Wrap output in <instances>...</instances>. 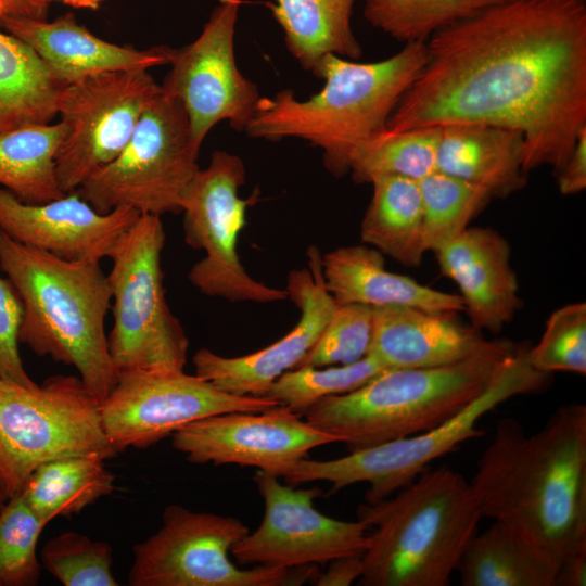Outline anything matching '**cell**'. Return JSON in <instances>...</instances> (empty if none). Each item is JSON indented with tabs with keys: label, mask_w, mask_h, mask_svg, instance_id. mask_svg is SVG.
I'll return each instance as SVG.
<instances>
[{
	"label": "cell",
	"mask_w": 586,
	"mask_h": 586,
	"mask_svg": "<svg viewBox=\"0 0 586 586\" xmlns=\"http://www.w3.org/2000/svg\"><path fill=\"white\" fill-rule=\"evenodd\" d=\"M47 1L49 2L60 1V2H63L64 4L71 5L76 9L99 10L104 0H47Z\"/></svg>",
	"instance_id": "44"
},
{
	"label": "cell",
	"mask_w": 586,
	"mask_h": 586,
	"mask_svg": "<svg viewBox=\"0 0 586 586\" xmlns=\"http://www.w3.org/2000/svg\"><path fill=\"white\" fill-rule=\"evenodd\" d=\"M360 225L362 242L406 267H418L425 251L419 181L402 176L373 179Z\"/></svg>",
	"instance_id": "27"
},
{
	"label": "cell",
	"mask_w": 586,
	"mask_h": 586,
	"mask_svg": "<svg viewBox=\"0 0 586 586\" xmlns=\"http://www.w3.org/2000/svg\"><path fill=\"white\" fill-rule=\"evenodd\" d=\"M139 215L129 207L101 214L76 191L47 203L28 204L0 187V230L16 242L68 260L109 257Z\"/></svg>",
	"instance_id": "19"
},
{
	"label": "cell",
	"mask_w": 586,
	"mask_h": 586,
	"mask_svg": "<svg viewBox=\"0 0 586 586\" xmlns=\"http://www.w3.org/2000/svg\"><path fill=\"white\" fill-rule=\"evenodd\" d=\"M301 417L283 405L214 415L176 431L171 445L193 463L247 466L284 477L311 449L343 443Z\"/></svg>",
	"instance_id": "17"
},
{
	"label": "cell",
	"mask_w": 586,
	"mask_h": 586,
	"mask_svg": "<svg viewBox=\"0 0 586 586\" xmlns=\"http://www.w3.org/2000/svg\"><path fill=\"white\" fill-rule=\"evenodd\" d=\"M250 532L238 518L165 508L161 527L133 546L131 586H296L315 582L316 565L241 569L229 555Z\"/></svg>",
	"instance_id": "11"
},
{
	"label": "cell",
	"mask_w": 586,
	"mask_h": 586,
	"mask_svg": "<svg viewBox=\"0 0 586 586\" xmlns=\"http://www.w3.org/2000/svg\"><path fill=\"white\" fill-rule=\"evenodd\" d=\"M307 257V268L294 269L288 277V297L301 313L294 328L265 348L239 357H225L201 348L192 357L195 374L230 394L266 396L281 374L297 366L337 305L326 289L319 250L308 247Z\"/></svg>",
	"instance_id": "18"
},
{
	"label": "cell",
	"mask_w": 586,
	"mask_h": 586,
	"mask_svg": "<svg viewBox=\"0 0 586 586\" xmlns=\"http://www.w3.org/2000/svg\"><path fill=\"white\" fill-rule=\"evenodd\" d=\"M435 255L441 272L459 288L470 324L501 332L522 306L504 235L489 227H468Z\"/></svg>",
	"instance_id": "21"
},
{
	"label": "cell",
	"mask_w": 586,
	"mask_h": 586,
	"mask_svg": "<svg viewBox=\"0 0 586 586\" xmlns=\"http://www.w3.org/2000/svg\"><path fill=\"white\" fill-rule=\"evenodd\" d=\"M199 153L182 104L161 91L145 106L120 153L76 192L101 214L118 207L160 217L179 214L200 170Z\"/></svg>",
	"instance_id": "10"
},
{
	"label": "cell",
	"mask_w": 586,
	"mask_h": 586,
	"mask_svg": "<svg viewBox=\"0 0 586 586\" xmlns=\"http://www.w3.org/2000/svg\"><path fill=\"white\" fill-rule=\"evenodd\" d=\"M117 455L100 418V402L80 378L52 375L41 385L0 379V494L17 495L40 464L72 456Z\"/></svg>",
	"instance_id": "8"
},
{
	"label": "cell",
	"mask_w": 586,
	"mask_h": 586,
	"mask_svg": "<svg viewBox=\"0 0 586 586\" xmlns=\"http://www.w3.org/2000/svg\"><path fill=\"white\" fill-rule=\"evenodd\" d=\"M327 571L318 573L315 584L319 586H348L362 574V556L337 558L329 562Z\"/></svg>",
	"instance_id": "41"
},
{
	"label": "cell",
	"mask_w": 586,
	"mask_h": 586,
	"mask_svg": "<svg viewBox=\"0 0 586 586\" xmlns=\"http://www.w3.org/2000/svg\"><path fill=\"white\" fill-rule=\"evenodd\" d=\"M41 563L64 586H116L112 547L77 532L49 539L40 551Z\"/></svg>",
	"instance_id": "36"
},
{
	"label": "cell",
	"mask_w": 586,
	"mask_h": 586,
	"mask_svg": "<svg viewBox=\"0 0 586 586\" xmlns=\"http://www.w3.org/2000/svg\"><path fill=\"white\" fill-rule=\"evenodd\" d=\"M253 479L265 511L260 525L231 548L239 565L291 569L365 553L367 526L319 512L314 506L318 487L295 488L259 470Z\"/></svg>",
	"instance_id": "16"
},
{
	"label": "cell",
	"mask_w": 586,
	"mask_h": 586,
	"mask_svg": "<svg viewBox=\"0 0 586 586\" xmlns=\"http://www.w3.org/2000/svg\"><path fill=\"white\" fill-rule=\"evenodd\" d=\"M65 86L30 47L0 28V133L51 123Z\"/></svg>",
	"instance_id": "28"
},
{
	"label": "cell",
	"mask_w": 586,
	"mask_h": 586,
	"mask_svg": "<svg viewBox=\"0 0 586 586\" xmlns=\"http://www.w3.org/2000/svg\"><path fill=\"white\" fill-rule=\"evenodd\" d=\"M528 346H519L497 369L487 387L444 423L415 435L349 451L331 460L302 459L284 476L286 484L326 481L330 494L357 483L368 484L365 501L383 500L410 484L431 463L482 436L477 426L487 412L504 402L547 387L551 374L535 368L527 358Z\"/></svg>",
	"instance_id": "7"
},
{
	"label": "cell",
	"mask_w": 586,
	"mask_h": 586,
	"mask_svg": "<svg viewBox=\"0 0 586 586\" xmlns=\"http://www.w3.org/2000/svg\"><path fill=\"white\" fill-rule=\"evenodd\" d=\"M483 518L470 481L447 466L428 469L357 519L369 531L364 586H447Z\"/></svg>",
	"instance_id": "5"
},
{
	"label": "cell",
	"mask_w": 586,
	"mask_h": 586,
	"mask_svg": "<svg viewBox=\"0 0 586 586\" xmlns=\"http://www.w3.org/2000/svg\"><path fill=\"white\" fill-rule=\"evenodd\" d=\"M372 334V307L337 304L320 336L295 368L356 362L369 354Z\"/></svg>",
	"instance_id": "37"
},
{
	"label": "cell",
	"mask_w": 586,
	"mask_h": 586,
	"mask_svg": "<svg viewBox=\"0 0 586 586\" xmlns=\"http://www.w3.org/2000/svg\"><path fill=\"white\" fill-rule=\"evenodd\" d=\"M518 347L449 366L388 369L349 393L319 400L303 416L341 437L349 451L422 433L477 397Z\"/></svg>",
	"instance_id": "6"
},
{
	"label": "cell",
	"mask_w": 586,
	"mask_h": 586,
	"mask_svg": "<svg viewBox=\"0 0 586 586\" xmlns=\"http://www.w3.org/2000/svg\"><path fill=\"white\" fill-rule=\"evenodd\" d=\"M49 4L47 0H0V20L4 17L47 20Z\"/></svg>",
	"instance_id": "43"
},
{
	"label": "cell",
	"mask_w": 586,
	"mask_h": 586,
	"mask_svg": "<svg viewBox=\"0 0 586 586\" xmlns=\"http://www.w3.org/2000/svg\"><path fill=\"white\" fill-rule=\"evenodd\" d=\"M455 316L407 306L373 308L368 355L387 369L435 368L517 347L508 340L485 339Z\"/></svg>",
	"instance_id": "20"
},
{
	"label": "cell",
	"mask_w": 586,
	"mask_h": 586,
	"mask_svg": "<svg viewBox=\"0 0 586 586\" xmlns=\"http://www.w3.org/2000/svg\"><path fill=\"white\" fill-rule=\"evenodd\" d=\"M65 132L59 120L0 133V187L28 204L63 196L55 155Z\"/></svg>",
	"instance_id": "30"
},
{
	"label": "cell",
	"mask_w": 586,
	"mask_h": 586,
	"mask_svg": "<svg viewBox=\"0 0 586 586\" xmlns=\"http://www.w3.org/2000/svg\"><path fill=\"white\" fill-rule=\"evenodd\" d=\"M327 291L336 304L372 308L407 306L428 311H463L459 294L432 289L385 268L383 254L372 246L339 247L321 256Z\"/></svg>",
	"instance_id": "23"
},
{
	"label": "cell",
	"mask_w": 586,
	"mask_h": 586,
	"mask_svg": "<svg viewBox=\"0 0 586 586\" xmlns=\"http://www.w3.org/2000/svg\"><path fill=\"white\" fill-rule=\"evenodd\" d=\"M242 0H218L200 35L189 44L173 48L170 69L162 91L177 99L200 150L208 132L226 120L244 131L262 98L257 85L238 67L234 36Z\"/></svg>",
	"instance_id": "15"
},
{
	"label": "cell",
	"mask_w": 586,
	"mask_h": 586,
	"mask_svg": "<svg viewBox=\"0 0 586 586\" xmlns=\"http://www.w3.org/2000/svg\"><path fill=\"white\" fill-rule=\"evenodd\" d=\"M556 175L563 195L577 194L586 189V127L581 130L573 152Z\"/></svg>",
	"instance_id": "40"
},
{
	"label": "cell",
	"mask_w": 586,
	"mask_h": 586,
	"mask_svg": "<svg viewBox=\"0 0 586 586\" xmlns=\"http://www.w3.org/2000/svg\"><path fill=\"white\" fill-rule=\"evenodd\" d=\"M483 517L559 562L586 546V406L557 409L527 435L501 419L470 481Z\"/></svg>",
	"instance_id": "2"
},
{
	"label": "cell",
	"mask_w": 586,
	"mask_h": 586,
	"mask_svg": "<svg viewBox=\"0 0 586 586\" xmlns=\"http://www.w3.org/2000/svg\"><path fill=\"white\" fill-rule=\"evenodd\" d=\"M161 91L149 69L100 73L64 87L58 116L66 132L55 155L64 194L120 153L145 106Z\"/></svg>",
	"instance_id": "14"
},
{
	"label": "cell",
	"mask_w": 586,
	"mask_h": 586,
	"mask_svg": "<svg viewBox=\"0 0 586 586\" xmlns=\"http://www.w3.org/2000/svg\"><path fill=\"white\" fill-rule=\"evenodd\" d=\"M558 562L494 521L468 544L457 571L462 586H555Z\"/></svg>",
	"instance_id": "26"
},
{
	"label": "cell",
	"mask_w": 586,
	"mask_h": 586,
	"mask_svg": "<svg viewBox=\"0 0 586 586\" xmlns=\"http://www.w3.org/2000/svg\"><path fill=\"white\" fill-rule=\"evenodd\" d=\"M357 0H273L268 3L284 42L300 65L314 75L328 54L358 60L361 47L352 28Z\"/></svg>",
	"instance_id": "25"
},
{
	"label": "cell",
	"mask_w": 586,
	"mask_h": 586,
	"mask_svg": "<svg viewBox=\"0 0 586 586\" xmlns=\"http://www.w3.org/2000/svg\"><path fill=\"white\" fill-rule=\"evenodd\" d=\"M23 303L8 278L0 277V379L22 385H34L20 355V330Z\"/></svg>",
	"instance_id": "39"
},
{
	"label": "cell",
	"mask_w": 586,
	"mask_h": 586,
	"mask_svg": "<svg viewBox=\"0 0 586 586\" xmlns=\"http://www.w3.org/2000/svg\"><path fill=\"white\" fill-rule=\"evenodd\" d=\"M425 46L386 131L496 125L523 135L525 173L564 166L586 127V0H508Z\"/></svg>",
	"instance_id": "1"
},
{
	"label": "cell",
	"mask_w": 586,
	"mask_h": 586,
	"mask_svg": "<svg viewBox=\"0 0 586 586\" xmlns=\"http://www.w3.org/2000/svg\"><path fill=\"white\" fill-rule=\"evenodd\" d=\"M428 60L423 42L405 43L378 62L326 55L315 75L324 80L319 92L296 98L289 89L262 97L245 133L278 141L298 138L322 151L334 177L349 173L356 149L386 128L388 118Z\"/></svg>",
	"instance_id": "3"
},
{
	"label": "cell",
	"mask_w": 586,
	"mask_h": 586,
	"mask_svg": "<svg viewBox=\"0 0 586 586\" xmlns=\"http://www.w3.org/2000/svg\"><path fill=\"white\" fill-rule=\"evenodd\" d=\"M508 0H364V16L405 43H425L436 33Z\"/></svg>",
	"instance_id": "31"
},
{
	"label": "cell",
	"mask_w": 586,
	"mask_h": 586,
	"mask_svg": "<svg viewBox=\"0 0 586 586\" xmlns=\"http://www.w3.org/2000/svg\"><path fill=\"white\" fill-rule=\"evenodd\" d=\"M524 137L489 124L438 127L436 170L483 188L491 199H505L527 183L523 168Z\"/></svg>",
	"instance_id": "24"
},
{
	"label": "cell",
	"mask_w": 586,
	"mask_h": 586,
	"mask_svg": "<svg viewBox=\"0 0 586 586\" xmlns=\"http://www.w3.org/2000/svg\"><path fill=\"white\" fill-rule=\"evenodd\" d=\"M530 364L544 373H586V304H568L548 318L539 342L527 349Z\"/></svg>",
	"instance_id": "38"
},
{
	"label": "cell",
	"mask_w": 586,
	"mask_h": 586,
	"mask_svg": "<svg viewBox=\"0 0 586 586\" xmlns=\"http://www.w3.org/2000/svg\"><path fill=\"white\" fill-rule=\"evenodd\" d=\"M419 187L426 252L456 239L492 200L483 188L437 170L419 180Z\"/></svg>",
	"instance_id": "33"
},
{
	"label": "cell",
	"mask_w": 586,
	"mask_h": 586,
	"mask_svg": "<svg viewBox=\"0 0 586 586\" xmlns=\"http://www.w3.org/2000/svg\"><path fill=\"white\" fill-rule=\"evenodd\" d=\"M0 28L30 47L65 85L105 72L168 65L173 53L167 46L137 49L109 42L79 24L72 13L53 21L4 17Z\"/></svg>",
	"instance_id": "22"
},
{
	"label": "cell",
	"mask_w": 586,
	"mask_h": 586,
	"mask_svg": "<svg viewBox=\"0 0 586 586\" xmlns=\"http://www.w3.org/2000/svg\"><path fill=\"white\" fill-rule=\"evenodd\" d=\"M115 476L99 455L51 460L35 469L18 494L44 521L78 514L114 491Z\"/></svg>",
	"instance_id": "29"
},
{
	"label": "cell",
	"mask_w": 586,
	"mask_h": 586,
	"mask_svg": "<svg viewBox=\"0 0 586 586\" xmlns=\"http://www.w3.org/2000/svg\"><path fill=\"white\" fill-rule=\"evenodd\" d=\"M0 267L23 303L20 343L40 357L74 367L101 403L118 371L104 326L111 288L100 262L64 259L0 230Z\"/></svg>",
	"instance_id": "4"
},
{
	"label": "cell",
	"mask_w": 586,
	"mask_h": 586,
	"mask_svg": "<svg viewBox=\"0 0 586 586\" xmlns=\"http://www.w3.org/2000/svg\"><path fill=\"white\" fill-rule=\"evenodd\" d=\"M438 127L399 132L383 130L360 144L353 154L349 173L357 183L381 176L421 180L436 170Z\"/></svg>",
	"instance_id": "32"
},
{
	"label": "cell",
	"mask_w": 586,
	"mask_h": 586,
	"mask_svg": "<svg viewBox=\"0 0 586 586\" xmlns=\"http://www.w3.org/2000/svg\"><path fill=\"white\" fill-rule=\"evenodd\" d=\"M586 585V546L564 556L558 564L555 586Z\"/></svg>",
	"instance_id": "42"
},
{
	"label": "cell",
	"mask_w": 586,
	"mask_h": 586,
	"mask_svg": "<svg viewBox=\"0 0 586 586\" xmlns=\"http://www.w3.org/2000/svg\"><path fill=\"white\" fill-rule=\"evenodd\" d=\"M385 370L371 355L349 365L298 367L281 374L266 396L303 416L319 400L349 393Z\"/></svg>",
	"instance_id": "34"
},
{
	"label": "cell",
	"mask_w": 586,
	"mask_h": 586,
	"mask_svg": "<svg viewBox=\"0 0 586 586\" xmlns=\"http://www.w3.org/2000/svg\"><path fill=\"white\" fill-rule=\"evenodd\" d=\"M160 216L140 214L114 245L107 275L113 327L109 351L118 372L183 370L189 339L165 295Z\"/></svg>",
	"instance_id": "9"
},
{
	"label": "cell",
	"mask_w": 586,
	"mask_h": 586,
	"mask_svg": "<svg viewBox=\"0 0 586 586\" xmlns=\"http://www.w3.org/2000/svg\"><path fill=\"white\" fill-rule=\"evenodd\" d=\"M4 500H5V499H4V498L2 497V495L0 494V512H1V510L3 509V507H4V505H5Z\"/></svg>",
	"instance_id": "45"
},
{
	"label": "cell",
	"mask_w": 586,
	"mask_h": 586,
	"mask_svg": "<svg viewBox=\"0 0 586 586\" xmlns=\"http://www.w3.org/2000/svg\"><path fill=\"white\" fill-rule=\"evenodd\" d=\"M280 404L268 396L224 392L198 374L178 369L118 372L100 403L103 431L118 453L148 448L204 418L234 411L260 412Z\"/></svg>",
	"instance_id": "13"
},
{
	"label": "cell",
	"mask_w": 586,
	"mask_h": 586,
	"mask_svg": "<svg viewBox=\"0 0 586 586\" xmlns=\"http://www.w3.org/2000/svg\"><path fill=\"white\" fill-rule=\"evenodd\" d=\"M48 524L17 494L0 512V586H34L40 568L37 543Z\"/></svg>",
	"instance_id": "35"
},
{
	"label": "cell",
	"mask_w": 586,
	"mask_h": 586,
	"mask_svg": "<svg viewBox=\"0 0 586 586\" xmlns=\"http://www.w3.org/2000/svg\"><path fill=\"white\" fill-rule=\"evenodd\" d=\"M245 167L237 154L217 150L206 168L196 173L182 201L186 243L204 256L188 273L202 294L231 303H273L288 298L286 290L252 278L237 252L252 198L239 195Z\"/></svg>",
	"instance_id": "12"
}]
</instances>
